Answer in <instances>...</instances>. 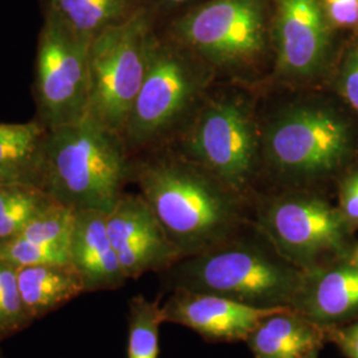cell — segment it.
<instances>
[{
    "label": "cell",
    "instance_id": "cell-1",
    "mask_svg": "<svg viewBox=\"0 0 358 358\" xmlns=\"http://www.w3.org/2000/svg\"><path fill=\"white\" fill-rule=\"evenodd\" d=\"M127 146L121 136L90 115L73 125L48 129L38 170V187L78 210L110 213L128 178Z\"/></svg>",
    "mask_w": 358,
    "mask_h": 358
},
{
    "label": "cell",
    "instance_id": "cell-2",
    "mask_svg": "<svg viewBox=\"0 0 358 358\" xmlns=\"http://www.w3.org/2000/svg\"><path fill=\"white\" fill-rule=\"evenodd\" d=\"M138 183L142 196L182 257L227 242L238 224V207L229 192L187 165L145 164Z\"/></svg>",
    "mask_w": 358,
    "mask_h": 358
},
{
    "label": "cell",
    "instance_id": "cell-3",
    "mask_svg": "<svg viewBox=\"0 0 358 358\" xmlns=\"http://www.w3.org/2000/svg\"><path fill=\"white\" fill-rule=\"evenodd\" d=\"M301 275L268 241H227L187 256L177 268L176 289L217 294L252 307L291 308Z\"/></svg>",
    "mask_w": 358,
    "mask_h": 358
},
{
    "label": "cell",
    "instance_id": "cell-4",
    "mask_svg": "<svg viewBox=\"0 0 358 358\" xmlns=\"http://www.w3.org/2000/svg\"><path fill=\"white\" fill-rule=\"evenodd\" d=\"M155 36L150 13L142 7L90 43L88 115L118 136L141 90Z\"/></svg>",
    "mask_w": 358,
    "mask_h": 358
},
{
    "label": "cell",
    "instance_id": "cell-5",
    "mask_svg": "<svg viewBox=\"0 0 358 358\" xmlns=\"http://www.w3.org/2000/svg\"><path fill=\"white\" fill-rule=\"evenodd\" d=\"M352 138L345 121L327 108L297 103L275 115L266 130L269 164L287 178L322 177L345 162Z\"/></svg>",
    "mask_w": 358,
    "mask_h": 358
},
{
    "label": "cell",
    "instance_id": "cell-6",
    "mask_svg": "<svg viewBox=\"0 0 358 358\" xmlns=\"http://www.w3.org/2000/svg\"><path fill=\"white\" fill-rule=\"evenodd\" d=\"M260 224L271 245L301 271L348 257L350 224L343 213L312 195H284L264 207Z\"/></svg>",
    "mask_w": 358,
    "mask_h": 358
},
{
    "label": "cell",
    "instance_id": "cell-7",
    "mask_svg": "<svg viewBox=\"0 0 358 358\" xmlns=\"http://www.w3.org/2000/svg\"><path fill=\"white\" fill-rule=\"evenodd\" d=\"M60 27L43 20L38 38L34 99L47 129L73 125L90 110V47Z\"/></svg>",
    "mask_w": 358,
    "mask_h": 358
},
{
    "label": "cell",
    "instance_id": "cell-8",
    "mask_svg": "<svg viewBox=\"0 0 358 358\" xmlns=\"http://www.w3.org/2000/svg\"><path fill=\"white\" fill-rule=\"evenodd\" d=\"M203 80L183 52L155 36L141 90L121 134L125 146L142 148L161 138L186 112Z\"/></svg>",
    "mask_w": 358,
    "mask_h": 358
},
{
    "label": "cell",
    "instance_id": "cell-9",
    "mask_svg": "<svg viewBox=\"0 0 358 358\" xmlns=\"http://www.w3.org/2000/svg\"><path fill=\"white\" fill-rule=\"evenodd\" d=\"M176 32L213 64H245L264 47V0H211L179 19Z\"/></svg>",
    "mask_w": 358,
    "mask_h": 358
},
{
    "label": "cell",
    "instance_id": "cell-10",
    "mask_svg": "<svg viewBox=\"0 0 358 358\" xmlns=\"http://www.w3.org/2000/svg\"><path fill=\"white\" fill-rule=\"evenodd\" d=\"M187 146L192 157L222 183L242 187L252 174L257 153L251 113L236 100L208 105L199 115Z\"/></svg>",
    "mask_w": 358,
    "mask_h": 358
},
{
    "label": "cell",
    "instance_id": "cell-11",
    "mask_svg": "<svg viewBox=\"0 0 358 358\" xmlns=\"http://www.w3.org/2000/svg\"><path fill=\"white\" fill-rule=\"evenodd\" d=\"M282 308H257L222 297L176 289L162 307L164 322L189 328L211 341H245L256 325Z\"/></svg>",
    "mask_w": 358,
    "mask_h": 358
},
{
    "label": "cell",
    "instance_id": "cell-12",
    "mask_svg": "<svg viewBox=\"0 0 358 358\" xmlns=\"http://www.w3.org/2000/svg\"><path fill=\"white\" fill-rule=\"evenodd\" d=\"M278 63L284 75L317 73L329 50L328 17L321 0H278Z\"/></svg>",
    "mask_w": 358,
    "mask_h": 358
},
{
    "label": "cell",
    "instance_id": "cell-13",
    "mask_svg": "<svg viewBox=\"0 0 358 358\" xmlns=\"http://www.w3.org/2000/svg\"><path fill=\"white\" fill-rule=\"evenodd\" d=\"M291 309L322 328L357 321V266L348 256L303 271Z\"/></svg>",
    "mask_w": 358,
    "mask_h": 358
},
{
    "label": "cell",
    "instance_id": "cell-14",
    "mask_svg": "<svg viewBox=\"0 0 358 358\" xmlns=\"http://www.w3.org/2000/svg\"><path fill=\"white\" fill-rule=\"evenodd\" d=\"M71 266L87 289L117 288L127 280L106 229V214L78 210L69 244Z\"/></svg>",
    "mask_w": 358,
    "mask_h": 358
},
{
    "label": "cell",
    "instance_id": "cell-15",
    "mask_svg": "<svg viewBox=\"0 0 358 358\" xmlns=\"http://www.w3.org/2000/svg\"><path fill=\"white\" fill-rule=\"evenodd\" d=\"M245 341L255 358H303L328 343V328L282 308L260 321Z\"/></svg>",
    "mask_w": 358,
    "mask_h": 358
},
{
    "label": "cell",
    "instance_id": "cell-16",
    "mask_svg": "<svg viewBox=\"0 0 358 358\" xmlns=\"http://www.w3.org/2000/svg\"><path fill=\"white\" fill-rule=\"evenodd\" d=\"M43 20L92 41L142 8L140 0H38Z\"/></svg>",
    "mask_w": 358,
    "mask_h": 358
},
{
    "label": "cell",
    "instance_id": "cell-17",
    "mask_svg": "<svg viewBox=\"0 0 358 358\" xmlns=\"http://www.w3.org/2000/svg\"><path fill=\"white\" fill-rule=\"evenodd\" d=\"M47 131L38 118L24 124L0 122V185L22 183L38 187Z\"/></svg>",
    "mask_w": 358,
    "mask_h": 358
},
{
    "label": "cell",
    "instance_id": "cell-18",
    "mask_svg": "<svg viewBox=\"0 0 358 358\" xmlns=\"http://www.w3.org/2000/svg\"><path fill=\"white\" fill-rule=\"evenodd\" d=\"M16 273L23 306L29 317L41 316L87 291L85 282L71 264L22 267Z\"/></svg>",
    "mask_w": 358,
    "mask_h": 358
},
{
    "label": "cell",
    "instance_id": "cell-19",
    "mask_svg": "<svg viewBox=\"0 0 358 358\" xmlns=\"http://www.w3.org/2000/svg\"><path fill=\"white\" fill-rule=\"evenodd\" d=\"M53 202L48 192L34 185H0V243L19 236Z\"/></svg>",
    "mask_w": 358,
    "mask_h": 358
},
{
    "label": "cell",
    "instance_id": "cell-20",
    "mask_svg": "<svg viewBox=\"0 0 358 358\" xmlns=\"http://www.w3.org/2000/svg\"><path fill=\"white\" fill-rule=\"evenodd\" d=\"M162 307L137 296L129 312L128 358H158Z\"/></svg>",
    "mask_w": 358,
    "mask_h": 358
},
{
    "label": "cell",
    "instance_id": "cell-21",
    "mask_svg": "<svg viewBox=\"0 0 358 358\" xmlns=\"http://www.w3.org/2000/svg\"><path fill=\"white\" fill-rule=\"evenodd\" d=\"M75 222L76 211L73 208L53 202L27 226L19 238L69 248Z\"/></svg>",
    "mask_w": 358,
    "mask_h": 358
},
{
    "label": "cell",
    "instance_id": "cell-22",
    "mask_svg": "<svg viewBox=\"0 0 358 358\" xmlns=\"http://www.w3.org/2000/svg\"><path fill=\"white\" fill-rule=\"evenodd\" d=\"M0 262L16 268L35 266H69V248L55 244L38 243L23 238H13L0 243Z\"/></svg>",
    "mask_w": 358,
    "mask_h": 358
},
{
    "label": "cell",
    "instance_id": "cell-23",
    "mask_svg": "<svg viewBox=\"0 0 358 358\" xmlns=\"http://www.w3.org/2000/svg\"><path fill=\"white\" fill-rule=\"evenodd\" d=\"M17 268L0 262V329H10L27 317L17 285Z\"/></svg>",
    "mask_w": 358,
    "mask_h": 358
},
{
    "label": "cell",
    "instance_id": "cell-24",
    "mask_svg": "<svg viewBox=\"0 0 358 358\" xmlns=\"http://www.w3.org/2000/svg\"><path fill=\"white\" fill-rule=\"evenodd\" d=\"M340 83L346 101L358 113V45L346 53Z\"/></svg>",
    "mask_w": 358,
    "mask_h": 358
},
{
    "label": "cell",
    "instance_id": "cell-25",
    "mask_svg": "<svg viewBox=\"0 0 358 358\" xmlns=\"http://www.w3.org/2000/svg\"><path fill=\"white\" fill-rule=\"evenodd\" d=\"M322 6L328 20L334 26H357L358 0H322Z\"/></svg>",
    "mask_w": 358,
    "mask_h": 358
},
{
    "label": "cell",
    "instance_id": "cell-26",
    "mask_svg": "<svg viewBox=\"0 0 358 358\" xmlns=\"http://www.w3.org/2000/svg\"><path fill=\"white\" fill-rule=\"evenodd\" d=\"M328 343H333L346 358H358V320L328 328Z\"/></svg>",
    "mask_w": 358,
    "mask_h": 358
},
{
    "label": "cell",
    "instance_id": "cell-27",
    "mask_svg": "<svg viewBox=\"0 0 358 358\" xmlns=\"http://www.w3.org/2000/svg\"><path fill=\"white\" fill-rule=\"evenodd\" d=\"M341 208L340 211L352 226H358V171L346 178L341 187Z\"/></svg>",
    "mask_w": 358,
    "mask_h": 358
},
{
    "label": "cell",
    "instance_id": "cell-28",
    "mask_svg": "<svg viewBox=\"0 0 358 358\" xmlns=\"http://www.w3.org/2000/svg\"><path fill=\"white\" fill-rule=\"evenodd\" d=\"M141 6L143 8H148V6L152 7H173V6H178L185 1L189 0H140Z\"/></svg>",
    "mask_w": 358,
    "mask_h": 358
},
{
    "label": "cell",
    "instance_id": "cell-29",
    "mask_svg": "<svg viewBox=\"0 0 358 358\" xmlns=\"http://www.w3.org/2000/svg\"><path fill=\"white\" fill-rule=\"evenodd\" d=\"M349 260H350L355 266H357L358 267V245L355 248V251L349 255Z\"/></svg>",
    "mask_w": 358,
    "mask_h": 358
},
{
    "label": "cell",
    "instance_id": "cell-30",
    "mask_svg": "<svg viewBox=\"0 0 358 358\" xmlns=\"http://www.w3.org/2000/svg\"><path fill=\"white\" fill-rule=\"evenodd\" d=\"M319 353H320V349H316V350L309 352L307 356H304L303 358H319Z\"/></svg>",
    "mask_w": 358,
    "mask_h": 358
}]
</instances>
